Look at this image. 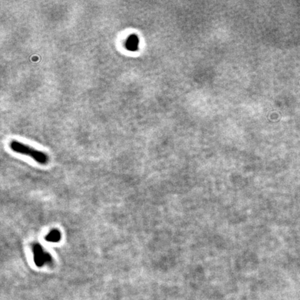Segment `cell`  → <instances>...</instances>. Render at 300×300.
I'll use <instances>...</instances> for the list:
<instances>
[{"instance_id": "cell-2", "label": "cell", "mask_w": 300, "mask_h": 300, "mask_svg": "<svg viewBox=\"0 0 300 300\" xmlns=\"http://www.w3.org/2000/svg\"><path fill=\"white\" fill-rule=\"evenodd\" d=\"M59 233L58 234H55L54 233H51L50 234H49L47 237V240H48V241H55L56 240V239H58V238H59Z\"/></svg>"}, {"instance_id": "cell-1", "label": "cell", "mask_w": 300, "mask_h": 300, "mask_svg": "<svg viewBox=\"0 0 300 300\" xmlns=\"http://www.w3.org/2000/svg\"><path fill=\"white\" fill-rule=\"evenodd\" d=\"M10 148L13 151L20 154H24L30 156L34 161L41 165H46L49 161L47 154L31 147L29 145L17 141H12L10 142Z\"/></svg>"}]
</instances>
